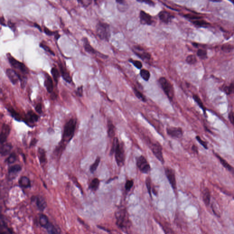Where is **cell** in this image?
<instances>
[{"instance_id":"obj_34","label":"cell","mask_w":234,"mask_h":234,"mask_svg":"<svg viewBox=\"0 0 234 234\" xmlns=\"http://www.w3.org/2000/svg\"><path fill=\"white\" fill-rule=\"evenodd\" d=\"M203 200L206 205H209L210 200V193L208 188L204 189L203 192Z\"/></svg>"},{"instance_id":"obj_10","label":"cell","mask_w":234,"mask_h":234,"mask_svg":"<svg viewBox=\"0 0 234 234\" xmlns=\"http://www.w3.org/2000/svg\"><path fill=\"white\" fill-rule=\"evenodd\" d=\"M165 175L173 190L177 189V182L175 171L172 168L167 167L165 168Z\"/></svg>"},{"instance_id":"obj_16","label":"cell","mask_w":234,"mask_h":234,"mask_svg":"<svg viewBox=\"0 0 234 234\" xmlns=\"http://www.w3.org/2000/svg\"><path fill=\"white\" fill-rule=\"evenodd\" d=\"M45 82L44 86L45 87L47 91L49 93L52 94L54 90V83L52 78L49 74L45 73Z\"/></svg>"},{"instance_id":"obj_17","label":"cell","mask_w":234,"mask_h":234,"mask_svg":"<svg viewBox=\"0 0 234 234\" xmlns=\"http://www.w3.org/2000/svg\"><path fill=\"white\" fill-rule=\"evenodd\" d=\"M59 67L60 74L64 80L68 83H71L72 82V78L67 69H66V68L61 63L59 64Z\"/></svg>"},{"instance_id":"obj_42","label":"cell","mask_w":234,"mask_h":234,"mask_svg":"<svg viewBox=\"0 0 234 234\" xmlns=\"http://www.w3.org/2000/svg\"><path fill=\"white\" fill-rule=\"evenodd\" d=\"M197 55L201 59L204 60L207 58V52L206 50L203 49H199L197 52Z\"/></svg>"},{"instance_id":"obj_3","label":"cell","mask_w":234,"mask_h":234,"mask_svg":"<svg viewBox=\"0 0 234 234\" xmlns=\"http://www.w3.org/2000/svg\"><path fill=\"white\" fill-rule=\"evenodd\" d=\"M116 225L123 231L127 232L130 226V220L126 208H119L115 213Z\"/></svg>"},{"instance_id":"obj_13","label":"cell","mask_w":234,"mask_h":234,"mask_svg":"<svg viewBox=\"0 0 234 234\" xmlns=\"http://www.w3.org/2000/svg\"><path fill=\"white\" fill-rule=\"evenodd\" d=\"M167 132L170 136L172 138L180 139L183 136L182 128L180 127H171L167 128Z\"/></svg>"},{"instance_id":"obj_2","label":"cell","mask_w":234,"mask_h":234,"mask_svg":"<svg viewBox=\"0 0 234 234\" xmlns=\"http://www.w3.org/2000/svg\"><path fill=\"white\" fill-rule=\"evenodd\" d=\"M115 154L116 163L118 166H122L125 161V150L123 142L120 143L117 137H114L110 150V155Z\"/></svg>"},{"instance_id":"obj_23","label":"cell","mask_w":234,"mask_h":234,"mask_svg":"<svg viewBox=\"0 0 234 234\" xmlns=\"http://www.w3.org/2000/svg\"><path fill=\"white\" fill-rule=\"evenodd\" d=\"M22 169V167L21 165L15 164L9 167L8 169V173L10 177L14 176H15V175H17L18 173L21 172Z\"/></svg>"},{"instance_id":"obj_12","label":"cell","mask_w":234,"mask_h":234,"mask_svg":"<svg viewBox=\"0 0 234 234\" xmlns=\"http://www.w3.org/2000/svg\"><path fill=\"white\" fill-rule=\"evenodd\" d=\"M160 20L165 24H168L171 23L175 16L172 13L167 11H162L158 14Z\"/></svg>"},{"instance_id":"obj_5","label":"cell","mask_w":234,"mask_h":234,"mask_svg":"<svg viewBox=\"0 0 234 234\" xmlns=\"http://www.w3.org/2000/svg\"><path fill=\"white\" fill-rule=\"evenodd\" d=\"M159 83L164 92L170 100L172 101L174 96V87L166 78L161 77L158 80Z\"/></svg>"},{"instance_id":"obj_56","label":"cell","mask_w":234,"mask_h":234,"mask_svg":"<svg viewBox=\"0 0 234 234\" xmlns=\"http://www.w3.org/2000/svg\"><path fill=\"white\" fill-rule=\"evenodd\" d=\"M38 140L35 138H33V140H31V142H30V144H29V147H31L35 146Z\"/></svg>"},{"instance_id":"obj_40","label":"cell","mask_w":234,"mask_h":234,"mask_svg":"<svg viewBox=\"0 0 234 234\" xmlns=\"http://www.w3.org/2000/svg\"><path fill=\"white\" fill-rule=\"evenodd\" d=\"M221 49L223 52L229 53L234 50V46L231 44H225L222 45Z\"/></svg>"},{"instance_id":"obj_8","label":"cell","mask_w":234,"mask_h":234,"mask_svg":"<svg viewBox=\"0 0 234 234\" xmlns=\"http://www.w3.org/2000/svg\"><path fill=\"white\" fill-rule=\"evenodd\" d=\"M136 165L139 170L142 173L147 174L149 173L151 170L149 163L143 155H140L137 158Z\"/></svg>"},{"instance_id":"obj_15","label":"cell","mask_w":234,"mask_h":234,"mask_svg":"<svg viewBox=\"0 0 234 234\" xmlns=\"http://www.w3.org/2000/svg\"><path fill=\"white\" fill-rule=\"evenodd\" d=\"M140 22L142 25H151L153 23L152 18L150 15L143 10L140 11Z\"/></svg>"},{"instance_id":"obj_55","label":"cell","mask_w":234,"mask_h":234,"mask_svg":"<svg viewBox=\"0 0 234 234\" xmlns=\"http://www.w3.org/2000/svg\"><path fill=\"white\" fill-rule=\"evenodd\" d=\"M8 26L10 28H11L13 31H14V32L15 31L16 27L14 23L9 21V22H8Z\"/></svg>"},{"instance_id":"obj_51","label":"cell","mask_w":234,"mask_h":234,"mask_svg":"<svg viewBox=\"0 0 234 234\" xmlns=\"http://www.w3.org/2000/svg\"><path fill=\"white\" fill-rule=\"evenodd\" d=\"M83 86H81L78 87L77 91H76V94L77 95L80 97H82L83 96Z\"/></svg>"},{"instance_id":"obj_26","label":"cell","mask_w":234,"mask_h":234,"mask_svg":"<svg viewBox=\"0 0 234 234\" xmlns=\"http://www.w3.org/2000/svg\"><path fill=\"white\" fill-rule=\"evenodd\" d=\"M108 135L109 138L114 137L115 134V127L111 120L108 121Z\"/></svg>"},{"instance_id":"obj_39","label":"cell","mask_w":234,"mask_h":234,"mask_svg":"<svg viewBox=\"0 0 234 234\" xmlns=\"http://www.w3.org/2000/svg\"><path fill=\"white\" fill-rule=\"evenodd\" d=\"M197 59L196 56L194 55H190L186 57V61L188 64L193 65L197 63Z\"/></svg>"},{"instance_id":"obj_4","label":"cell","mask_w":234,"mask_h":234,"mask_svg":"<svg viewBox=\"0 0 234 234\" xmlns=\"http://www.w3.org/2000/svg\"><path fill=\"white\" fill-rule=\"evenodd\" d=\"M96 35L101 40L109 41L111 38L110 25L104 22H99L96 27Z\"/></svg>"},{"instance_id":"obj_7","label":"cell","mask_w":234,"mask_h":234,"mask_svg":"<svg viewBox=\"0 0 234 234\" xmlns=\"http://www.w3.org/2000/svg\"><path fill=\"white\" fill-rule=\"evenodd\" d=\"M7 57L10 64L15 69H18L23 74H27L29 72L28 69L26 65L24 64L16 59L15 58H14L10 54L8 55H7Z\"/></svg>"},{"instance_id":"obj_54","label":"cell","mask_w":234,"mask_h":234,"mask_svg":"<svg viewBox=\"0 0 234 234\" xmlns=\"http://www.w3.org/2000/svg\"><path fill=\"white\" fill-rule=\"evenodd\" d=\"M228 118L230 120V122L234 127V114L233 112H231L229 113L228 115Z\"/></svg>"},{"instance_id":"obj_6","label":"cell","mask_w":234,"mask_h":234,"mask_svg":"<svg viewBox=\"0 0 234 234\" xmlns=\"http://www.w3.org/2000/svg\"><path fill=\"white\" fill-rule=\"evenodd\" d=\"M6 75L9 78L10 81L13 85L18 83L19 81L21 82V86L22 88H23L25 86L27 82V78L24 76H22L20 74L18 73L12 69H7L6 70Z\"/></svg>"},{"instance_id":"obj_44","label":"cell","mask_w":234,"mask_h":234,"mask_svg":"<svg viewBox=\"0 0 234 234\" xmlns=\"http://www.w3.org/2000/svg\"><path fill=\"white\" fill-rule=\"evenodd\" d=\"M128 61L131 63L132 64L138 69H141L142 68L143 65H142V62L141 61H139V60H134L132 59L128 60Z\"/></svg>"},{"instance_id":"obj_57","label":"cell","mask_w":234,"mask_h":234,"mask_svg":"<svg viewBox=\"0 0 234 234\" xmlns=\"http://www.w3.org/2000/svg\"><path fill=\"white\" fill-rule=\"evenodd\" d=\"M192 150L193 152H194L195 153H198V147L196 145H193L192 147Z\"/></svg>"},{"instance_id":"obj_24","label":"cell","mask_w":234,"mask_h":234,"mask_svg":"<svg viewBox=\"0 0 234 234\" xmlns=\"http://www.w3.org/2000/svg\"><path fill=\"white\" fill-rule=\"evenodd\" d=\"M18 183L20 186L25 189L30 188L31 186L30 179L26 176L22 177L19 180Z\"/></svg>"},{"instance_id":"obj_28","label":"cell","mask_w":234,"mask_h":234,"mask_svg":"<svg viewBox=\"0 0 234 234\" xmlns=\"http://www.w3.org/2000/svg\"><path fill=\"white\" fill-rule=\"evenodd\" d=\"M191 23L194 24L195 26L198 28H208L210 25V23L205 20L203 19H199V20H194V21H191Z\"/></svg>"},{"instance_id":"obj_47","label":"cell","mask_w":234,"mask_h":234,"mask_svg":"<svg viewBox=\"0 0 234 234\" xmlns=\"http://www.w3.org/2000/svg\"><path fill=\"white\" fill-rule=\"evenodd\" d=\"M134 185V181L132 180H128L125 184V189L127 191H129Z\"/></svg>"},{"instance_id":"obj_37","label":"cell","mask_w":234,"mask_h":234,"mask_svg":"<svg viewBox=\"0 0 234 234\" xmlns=\"http://www.w3.org/2000/svg\"><path fill=\"white\" fill-rule=\"evenodd\" d=\"M184 17L186 19H188L190 22L194 21V20L202 19L203 17L198 15L194 14L188 13L183 15Z\"/></svg>"},{"instance_id":"obj_27","label":"cell","mask_w":234,"mask_h":234,"mask_svg":"<svg viewBox=\"0 0 234 234\" xmlns=\"http://www.w3.org/2000/svg\"><path fill=\"white\" fill-rule=\"evenodd\" d=\"M34 199H35L36 203L38 208L41 211H43L47 206L46 202L45 199L41 197H35Z\"/></svg>"},{"instance_id":"obj_1","label":"cell","mask_w":234,"mask_h":234,"mask_svg":"<svg viewBox=\"0 0 234 234\" xmlns=\"http://www.w3.org/2000/svg\"><path fill=\"white\" fill-rule=\"evenodd\" d=\"M77 123L76 119L71 118L65 123L62 135L61 145L59 146L58 148H60V149L62 150L65 147L64 145H65H65L69 143L72 139L76 130Z\"/></svg>"},{"instance_id":"obj_25","label":"cell","mask_w":234,"mask_h":234,"mask_svg":"<svg viewBox=\"0 0 234 234\" xmlns=\"http://www.w3.org/2000/svg\"><path fill=\"white\" fill-rule=\"evenodd\" d=\"M221 90L226 94H234V81L230 83L229 86L224 85L222 87Z\"/></svg>"},{"instance_id":"obj_31","label":"cell","mask_w":234,"mask_h":234,"mask_svg":"<svg viewBox=\"0 0 234 234\" xmlns=\"http://www.w3.org/2000/svg\"><path fill=\"white\" fill-rule=\"evenodd\" d=\"M193 99H194V100L195 101V102L198 104L199 107H200V108L202 109V110L203 111L204 113L205 116H206V108H205V107H204V105L203 103L202 102V100H201L200 97H199V96L197 95L194 94V95H193Z\"/></svg>"},{"instance_id":"obj_11","label":"cell","mask_w":234,"mask_h":234,"mask_svg":"<svg viewBox=\"0 0 234 234\" xmlns=\"http://www.w3.org/2000/svg\"><path fill=\"white\" fill-rule=\"evenodd\" d=\"M151 149L155 157L162 163L164 162L162 153V147L159 143H153L151 145Z\"/></svg>"},{"instance_id":"obj_41","label":"cell","mask_w":234,"mask_h":234,"mask_svg":"<svg viewBox=\"0 0 234 234\" xmlns=\"http://www.w3.org/2000/svg\"><path fill=\"white\" fill-rule=\"evenodd\" d=\"M17 158V155L15 153H11L9 156L6 159L5 162L7 164H11L16 161Z\"/></svg>"},{"instance_id":"obj_62","label":"cell","mask_w":234,"mask_h":234,"mask_svg":"<svg viewBox=\"0 0 234 234\" xmlns=\"http://www.w3.org/2000/svg\"><path fill=\"white\" fill-rule=\"evenodd\" d=\"M231 1V2H232V3H233V5H234V1Z\"/></svg>"},{"instance_id":"obj_32","label":"cell","mask_w":234,"mask_h":234,"mask_svg":"<svg viewBox=\"0 0 234 234\" xmlns=\"http://www.w3.org/2000/svg\"><path fill=\"white\" fill-rule=\"evenodd\" d=\"M100 182V181L99 180L98 178H94V179H92V180L91 181L90 184L89 188H90L91 190L95 192V191H96L98 189H99V186Z\"/></svg>"},{"instance_id":"obj_38","label":"cell","mask_w":234,"mask_h":234,"mask_svg":"<svg viewBox=\"0 0 234 234\" xmlns=\"http://www.w3.org/2000/svg\"><path fill=\"white\" fill-rule=\"evenodd\" d=\"M100 161V157H97L95 161V162H94V163L90 166V171L91 173H93L95 172H96V169H97V167H99V165Z\"/></svg>"},{"instance_id":"obj_35","label":"cell","mask_w":234,"mask_h":234,"mask_svg":"<svg viewBox=\"0 0 234 234\" xmlns=\"http://www.w3.org/2000/svg\"><path fill=\"white\" fill-rule=\"evenodd\" d=\"M40 224L42 227L47 228L49 225L48 218L44 214H41L40 216Z\"/></svg>"},{"instance_id":"obj_45","label":"cell","mask_w":234,"mask_h":234,"mask_svg":"<svg viewBox=\"0 0 234 234\" xmlns=\"http://www.w3.org/2000/svg\"><path fill=\"white\" fill-rule=\"evenodd\" d=\"M145 184H146L148 193L149 194L151 198L152 197V195H151V189H152L151 188V180L150 177H146V180H145Z\"/></svg>"},{"instance_id":"obj_52","label":"cell","mask_w":234,"mask_h":234,"mask_svg":"<svg viewBox=\"0 0 234 234\" xmlns=\"http://www.w3.org/2000/svg\"><path fill=\"white\" fill-rule=\"evenodd\" d=\"M78 2L81 3L83 7H87L91 4V1H78Z\"/></svg>"},{"instance_id":"obj_33","label":"cell","mask_w":234,"mask_h":234,"mask_svg":"<svg viewBox=\"0 0 234 234\" xmlns=\"http://www.w3.org/2000/svg\"><path fill=\"white\" fill-rule=\"evenodd\" d=\"M133 91H134V94L136 97L139 99L140 100L143 102H146L147 101V99L145 96L143 94V93L140 91L137 88H136L135 87L133 88Z\"/></svg>"},{"instance_id":"obj_20","label":"cell","mask_w":234,"mask_h":234,"mask_svg":"<svg viewBox=\"0 0 234 234\" xmlns=\"http://www.w3.org/2000/svg\"><path fill=\"white\" fill-rule=\"evenodd\" d=\"M13 145L11 143H7L1 145L0 152L1 157H4L9 154L11 151Z\"/></svg>"},{"instance_id":"obj_58","label":"cell","mask_w":234,"mask_h":234,"mask_svg":"<svg viewBox=\"0 0 234 234\" xmlns=\"http://www.w3.org/2000/svg\"><path fill=\"white\" fill-rule=\"evenodd\" d=\"M1 25L3 26H6V24L5 22V19L3 17H1Z\"/></svg>"},{"instance_id":"obj_49","label":"cell","mask_w":234,"mask_h":234,"mask_svg":"<svg viewBox=\"0 0 234 234\" xmlns=\"http://www.w3.org/2000/svg\"><path fill=\"white\" fill-rule=\"evenodd\" d=\"M196 140H198V142L199 143V144H200L201 145H202V146H203L204 147V149H205L207 150L208 149V147L207 144L206 142H204V141L202 139L200 138V137L199 136H197L196 137Z\"/></svg>"},{"instance_id":"obj_46","label":"cell","mask_w":234,"mask_h":234,"mask_svg":"<svg viewBox=\"0 0 234 234\" xmlns=\"http://www.w3.org/2000/svg\"><path fill=\"white\" fill-rule=\"evenodd\" d=\"M46 229L47 230L48 234H59L56 228L52 224H49L48 226L47 227Z\"/></svg>"},{"instance_id":"obj_59","label":"cell","mask_w":234,"mask_h":234,"mask_svg":"<svg viewBox=\"0 0 234 234\" xmlns=\"http://www.w3.org/2000/svg\"><path fill=\"white\" fill-rule=\"evenodd\" d=\"M34 27L36 28L37 29H38V30H40L41 32H42V28L40 27V25H38L37 23H34Z\"/></svg>"},{"instance_id":"obj_61","label":"cell","mask_w":234,"mask_h":234,"mask_svg":"<svg viewBox=\"0 0 234 234\" xmlns=\"http://www.w3.org/2000/svg\"><path fill=\"white\" fill-rule=\"evenodd\" d=\"M211 1L213 2H220L221 1Z\"/></svg>"},{"instance_id":"obj_29","label":"cell","mask_w":234,"mask_h":234,"mask_svg":"<svg viewBox=\"0 0 234 234\" xmlns=\"http://www.w3.org/2000/svg\"><path fill=\"white\" fill-rule=\"evenodd\" d=\"M51 73L53 79H54V81L55 82V84L57 85V84H58V82H59L60 77V73L58 69L56 67H53L51 69Z\"/></svg>"},{"instance_id":"obj_48","label":"cell","mask_w":234,"mask_h":234,"mask_svg":"<svg viewBox=\"0 0 234 234\" xmlns=\"http://www.w3.org/2000/svg\"><path fill=\"white\" fill-rule=\"evenodd\" d=\"M44 31L46 35H47L49 36H51L53 35L55 36L58 33L57 31H51V30H50L49 28H47L45 27V28H44Z\"/></svg>"},{"instance_id":"obj_18","label":"cell","mask_w":234,"mask_h":234,"mask_svg":"<svg viewBox=\"0 0 234 234\" xmlns=\"http://www.w3.org/2000/svg\"><path fill=\"white\" fill-rule=\"evenodd\" d=\"M82 41L83 42L84 50L87 52L89 53V54L99 55H100L99 54H101L100 53L97 52L96 50H95L92 47V46L90 45V43L88 39L87 38L83 37V38H82Z\"/></svg>"},{"instance_id":"obj_53","label":"cell","mask_w":234,"mask_h":234,"mask_svg":"<svg viewBox=\"0 0 234 234\" xmlns=\"http://www.w3.org/2000/svg\"><path fill=\"white\" fill-rule=\"evenodd\" d=\"M138 2H141V3H145L146 4L150 6H155V3L154 2L150 0H147V1H137Z\"/></svg>"},{"instance_id":"obj_60","label":"cell","mask_w":234,"mask_h":234,"mask_svg":"<svg viewBox=\"0 0 234 234\" xmlns=\"http://www.w3.org/2000/svg\"><path fill=\"white\" fill-rule=\"evenodd\" d=\"M99 227L100 229H102V230H104L105 231H107V232H109L108 230H107V229H105V228H103V227H102V226H99Z\"/></svg>"},{"instance_id":"obj_9","label":"cell","mask_w":234,"mask_h":234,"mask_svg":"<svg viewBox=\"0 0 234 234\" xmlns=\"http://www.w3.org/2000/svg\"><path fill=\"white\" fill-rule=\"evenodd\" d=\"M133 52L136 55L140 58L142 60L148 63L151 59V54L145 51L144 48L140 46L135 45L134 46Z\"/></svg>"},{"instance_id":"obj_19","label":"cell","mask_w":234,"mask_h":234,"mask_svg":"<svg viewBox=\"0 0 234 234\" xmlns=\"http://www.w3.org/2000/svg\"><path fill=\"white\" fill-rule=\"evenodd\" d=\"M39 119L38 115L32 110L28 111L26 113L25 120L26 123H34L37 122Z\"/></svg>"},{"instance_id":"obj_50","label":"cell","mask_w":234,"mask_h":234,"mask_svg":"<svg viewBox=\"0 0 234 234\" xmlns=\"http://www.w3.org/2000/svg\"><path fill=\"white\" fill-rule=\"evenodd\" d=\"M35 111L37 112L39 114H41L42 113V105L41 103H38L36 105L35 107Z\"/></svg>"},{"instance_id":"obj_43","label":"cell","mask_w":234,"mask_h":234,"mask_svg":"<svg viewBox=\"0 0 234 234\" xmlns=\"http://www.w3.org/2000/svg\"><path fill=\"white\" fill-rule=\"evenodd\" d=\"M40 47L42 48L43 49H44L45 51L48 52L49 54H50L51 55H53V56H55V53L50 49L49 46L45 45L44 43H40Z\"/></svg>"},{"instance_id":"obj_30","label":"cell","mask_w":234,"mask_h":234,"mask_svg":"<svg viewBox=\"0 0 234 234\" xmlns=\"http://www.w3.org/2000/svg\"><path fill=\"white\" fill-rule=\"evenodd\" d=\"M7 109L9 113H10L11 115L14 118V119L19 122L22 121V118L20 114H19V113H18L17 111H16L13 108L10 107L7 108Z\"/></svg>"},{"instance_id":"obj_22","label":"cell","mask_w":234,"mask_h":234,"mask_svg":"<svg viewBox=\"0 0 234 234\" xmlns=\"http://www.w3.org/2000/svg\"><path fill=\"white\" fill-rule=\"evenodd\" d=\"M38 155L40 163L41 165H45L47 163V157L46 152L44 149L39 148L38 150Z\"/></svg>"},{"instance_id":"obj_36","label":"cell","mask_w":234,"mask_h":234,"mask_svg":"<svg viewBox=\"0 0 234 234\" xmlns=\"http://www.w3.org/2000/svg\"><path fill=\"white\" fill-rule=\"evenodd\" d=\"M140 76L144 81L148 82L150 77V72L147 69H143L140 71Z\"/></svg>"},{"instance_id":"obj_21","label":"cell","mask_w":234,"mask_h":234,"mask_svg":"<svg viewBox=\"0 0 234 234\" xmlns=\"http://www.w3.org/2000/svg\"><path fill=\"white\" fill-rule=\"evenodd\" d=\"M215 155H216L217 158L219 159V161L221 162V164L222 165V166H223L226 169H227L230 172H231L233 175H234V167H233L231 165H230L229 163H228L227 161H225L223 158H222L219 155L216 153L215 154Z\"/></svg>"},{"instance_id":"obj_14","label":"cell","mask_w":234,"mask_h":234,"mask_svg":"<svg viewBox=\"0 0 234 234\" xmlns=\"http://www.w3.org/2000/svg\"><path fill=\"white\" fill-rule=\"evenodd\" d=\"M11 132V128L9 124L3 123L1 126V134H0V143L1 145L4 144L6 141L7 137Z\"/></svg>"}]
</instances>
